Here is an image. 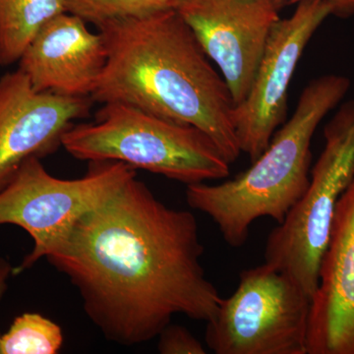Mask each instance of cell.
I'll return each mask as SVG.
<instances>
[{"instance_id": "cell-7", "label": "cell", "mask_w": 354, "mask_h": 354, "mask_svg": "<svg viewBox=\"0 0 354 354\" xmlns=\"http://www.w3.org/2000/svg\"><path fill=\"white\" fill-rule=\"evenodd\" d=\"M32 158L0 190V225H17L34 241V248L13 274L46 258L81 216L114 194L136 171L120 162H93L85 176L60 179Z\"/></svg>"}, {"instance_id": "cell-11", "label": "cell", "mask_w": 354, "mask_h": 354, "mask_svg": "<svg viewBox=\"0 0 354 354\" xmlns=\"http://www.w3.org/2000/svg\"><path fill=\"white\" fill-rule=\"evenodd\" d=\"M307 354H354V179L337 202L321 261Z\"/></svg>"}, {"instance_id": "cell-5", "label": "cell", "mask_w": 354, "mask_h": 354, "mask_svg": "<svg viewBox=\"0 0 354 354\" xmlns=\"http://www.w3.org/2000/svg\"><path fill=\"white\" fill-rule=\"evenodd\" d=\"M325 147L310 171L308 187L268 236L265 263L292 279L310 298L319 283L337 202L354 179V102L324 131Z\"/></svg>"}, {"instance_id": "cell-8", "label": "cell", "mask_w": 354, "mask_h": 354, "mask_svg": "<svg viewBox=\"0 0 354 354\" xmlns=\"http://www.w3.org/2000/svg\"><path fill=\"white\" fill-rule=\"evenodd\" d=\"M334 13L327 0H304L292 15L281 18L272 28L250 91L235 106L239 147L251 162L262 155L285 122L288 86L298 62L317 30Z\"/></svg>"}, {"instance_id": "cell-18", "label": "cell", "mask_w": 354, "mask_h": 354, "mask_svg": "<svg viewBox=\"0 0 354 354\" xmlns=\"http://www.w3.org/2000/svg\"><path fill=\"white\" fill-rule=\"evenodd\" d=\"M14 268L9 263L8 260L0 257V302L2 297L6 295L7 288H8V279L11 274H13ZM0 341H1V334H0ZM1 354V349H0Z\"/></svg>"}, {"instance_id": "cell-16", "label": "cell", "mask_w": 354, "mask_h": 354, "mask_svg": "<svg viewBox=\"0 0 354 354\" xmlns=\"http://www.w3.org/2000/svg\"><path fill=\"white\" fill-rule=\"evenodd\" d=\"M158 353L162 354H205L202 342L190 330L176 324H169L158 335Z\"/></svg>"}, {"instance_id": "cell-9", "label": "cell", "mask_w": 354, "mask_h": 354, "mask_svg": "<svg viewBox=\"0 0 354 354\" xmlns=\"http://www.w3.org/2000/svg\"><path fill=\"white\" fill-rule=\"evenodd\" d=\"M286 0H180L176 11L220 68L235 106L246 99Z\"/></svg>"}, {"instance_id": "cell-1", "label": "cell", "mask_w": 354, "mask_h": 354, "mask_svg": "<svg viewBox=\"0 0 354 354\" xmlns=\"http://www.w3.org/2000/svg\"><path fill=\"white\" fill-rule=\"evenodd\" d=\"M196 218L160 201L136 176L81 216L46 257L109 342L152 341L172 317L207 322L223 297L203 268Z\"/></svg>"}, {"instance_id": "cell-14", "label": "cell", "mask_w": 354, "mask_h": 354, "mask_svg": "<svg viewBox=\"0 0 354 354\" xmlns=\"http://www.w3.org/2000/svg\"><path fill=\"white\" fill-rule=\"evenodd\" d=\"M62 327L39 313L16 317L8 332L1 335V354H57L64 346Z\"/></svg>"}, {"instance_id": "cell-3", "label": "cell", "mask_w": 354, "mask_h": 354, "mask_svg": "<svg viewBox=\"0 0 354 354\" xmlns=\"http://www.w3.org/2000/svg\"><path fill=\"white\" fill-rule=\"evenodd\" d=\"M351 88L346 77L327 74L314 79L300 95L295 113L274 133L269 146L248 169L218 184H190V208L211 218L223 241L241 248L250 227L261 218L281 223L304 194L310 181L311 141L323 118Z\"/></svg>"}, {"instance_id": "cell-12", "label": "cell", "mask_w": 354, "mask_h": 354, "mask_svg": "<svg viewBox=\"0 0 354 354\" xmlns=\"http://www.w3.org/2000/svg\"><path fill=\"white\" fill-rule=\"evenodd\" d=\"M108 60L101 32L67 12L41 28L21 57L19 68L38 92L90 97Z\"/></svg>"}, {"instance_id": "cell-19", "label": "cell", "mask_w": 354, "mask_h": 354, "mask_svg": "<svg viewBox=\"0 0 354 354\" xmlns=\"http://www.w3.org/2000/svg\"><path fill=\"white\" fill-rule=\"evenodd\" d=\"M0 67H1V66H0Z\"/></svg>"}, {"instance_id": "cell-2", "label": "cell", "mask_w": 354, "mask_h": 354, "mask_svg": "<svg viewBox=\"0 0 354 354\" xmlns=\"http://www.w3.org/2000/svg\"><path fill=\"white\" fill-rule=\"evenodd\" d=\"M108 50L106 67L90 99L118 102L199 128L230 164L241 150L235 104L176 9L97 28Z\"/></svg>"}, {"instance_id": "cell-10", "label": "cell", "mask_w": 354, "mask_h": 354, "mask_svg": "<svg viewBox=\"0 0 354 354\" xmlns=\"http://www.w3.org/2000/svg\"><path fill=\"white\" fill-rule=\"evenodd\" d=\"M90 97L38 92L20 69L0 78V190L21 165L50 155L74 121L88 115Z\"/></svg>"}, {"instance_id": "cell-13", "label": "cell", "mask_w": 354, "mask_h": 354, "mask_svg": "<svg viewBox=\"0 0 354 354\" xmlns=\"http://www.w3.org/2000/svg\"><path fill=\"white\" fill-rule=\"evenodd\" d=\"M65 12L64 0H0V66L19 62L41 28Z\"/></svg>"}, {"instance_id": "cell-6", "label": "cell", "mask_w": 354, "mask_h": 354, "mask_svg": "<svg viewBox=\"0 0 354 354\" xmlns=\"http://www.w3.org/2000/svg\"><path fill=\"white\" fill-rule=\"evenodd\" d=\"M312 299L286 274L264 263L243 270L205 330L216 354H307Z\"/></svg>"}, {"instance_id": "cell-15", "label": "cell", "mask_w": 354, "mask_h": 354, "mask_svg": "<svg viewBox=\"0 0 354 354\" xmlns=\"http://www.w3.org/2000/svg\"><path fill=\"white\" fill-rule=\"evenodd\" d=\"M66 12L97 28L176 9L180 0H64Z\"/></svg>"}, {"instance_id": "cell-4", "label": "cell", "mask_w": 354, "mask_h": 354, "mask_svg": "<svg viewBox=\"0 0 354 354\" xmlns=\"http://www.w3.org/2000/svg\"><path fill=\"white\" fill-rule=\"evenodd\" d=\"M62 146L88 162H120L186 185L230 176V162L206 133L127 104H102L92 123L73 124Z\"/></svg>"}, {"instance_id": "cell-17", "label": "cell", "mask_w": 354, "mask_h": 354, "mask_svg": "<svg viewBox=\"0 0 354 354\" xmlns=\"http://www.w3.org/2000/svg\"><path fill=\"white\" fill-rule=\"evenodd\" d=\"M288 2H300L304 0H286ZM334 6V15L341 18H348L354 15V0H327Z\"/></svg>"}]
</instances>
